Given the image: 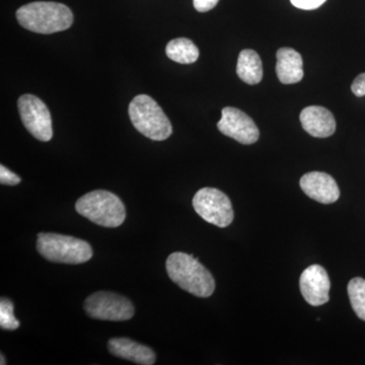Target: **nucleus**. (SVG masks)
Listing matches in <instances>:
<instances>
[{
	"mask_svg": "<svg viewBox=\"0 0 365 365\" xmlns=\"http://www.w3.org/2000/svg\"><path fill=\"white\" fill-rule=\"evenodd\" d=\"M299 185L306 195L322 204H332L340 197L337 182L326 173H307L300 179Z\"/></svg>",
	"mask_w": 365,
	"mask_h": 365,
	"instance_id": "obj_11",
	"label": "nucleus"
},
{
	"mask_svg": "<svg viewBox=\"0 0 365 365\" xmlns=\"http://www.w3.org/2000/svg\"><path fill=\"white\" fill-rule=\"evenodd\" d=\"M220 0H193V6L199 13H207L217 6Z\"/></svg>",
	"mask_w": 365,
	"mask_h": 365,
	"instance_id": "obj_21",
	"label": "nucleus"
},
{
	"mask_svg": "<svg viewBox=\"0 0 365 365\" xmlns=\"http://www.w3.org/2000/svg\"><path fill=\"white\" fill-rule=\"evenodd\" d=\"M37 250L46 260L62 264H83L93 257L91 245L83 240L71 235L47 234L38 235Z\"/></svg>",
	"mask_w": 365,
	"mask_h": 365,
	"instance_id": "obj_5",
	"label": "nucleus"
},
{
	"mask_svg": "<svg viewBox=\"0 0 365 365\" xmlns=\"http://www.w3.org/2000/svg\"><path fill=\"white\" fill-rule=\"evenodd\" d=\"M299 287L302 297L311 306H323L330 300V278L322 266L307 267L300 276Z\"/></svg>",
	"mask_w": 365,
	"mask_h": 365,
	"instance_id": "obj_10",
	"label": "nucleus"
},
{
	"mask_svg": "<svg viewBox=\"0 0 365 365\" xmlns=\"http://www.w3.org/2000/svg\"><path fill=\"white\" fill-rule=\"evenodd\" d=\"M128 114L134 128L151 140L163 141L172 135L169 118L150 96H136L129 104Z\"/></svg>",
	"mask_w": 365,
	"mask_h": 365,
	"instance_id": "obj_4",
	"label": "nucleus"
},
{
	"mask_svg": "<svg viewBox=\"0 0 365 365\" xmlns=\"http://www.w3.org/2000/svg\"><path fill=\"white\" fill-rule=\"evenodd\" d=\"M19 112L26 130L40 141L51 140L52 118L47 106L36 96L23 95L18 101Z\"/></svg>",
	"mask_w": 365,
	"mask_h": 365,
	"instance_id": "obj_8",
	"label": "nucleus"
},
{
	"mask_svg": "<svg viewBox=\"0 0 365 365\" xmlns=\"http://www.w3.org/2000/svg\"><path fill=\"white\" fill-rule=\"evenodd\" d=\"M165 54L173 61L181 64H191L199 58L198 47L187 38H177L170 41L165 48Z\"/></svg>",
	"mask_w": 365,
	"mask_h": 365,
	"instance_id": "obj_16",
	"label": "nucleus"
},
{
	"mask_svg": "<svg viewBox=\"0 0 365 365\" xmlns=\"http://www.w3.org/2000/svg\"><path fill=\"white\" fill-rule=\"evenodd\" d=\"M21 181V178L18 175L14 174L4 165H0V182L2 185L16 186V185L20 184Z\"/></svg>",
	"mask_w": 365,
	"mask_h": 365,
	"instance_id": "obj_19",
	"label": "nucleus"
},
{
	"mask_svg": "<svg viewBox=\"0 0 365 365\" xmlns=\"http://www.w3.org/2000/svg\"><path fill=\"white\" fill-rule=\"evenodd\" d=\"M16 20L26 30L49 35L71 28L73 14L59 2L36 1L21 6L16 11Z\"/></svg>",
	"mask_w": 365,
	"mask_h": 365,
	"instance_id": "obj_2",
	"label": "nucleus"
},
{
	"mask_svg": "<svg viewBox=\"0 0 365 365\" xmlns=\"http://www.w3.org/2000/svg\"><path fill=\"white\" fill-rule=\"evenodd\" d=\"M168 275L185 292L198 297H209L215 289V281L196 257L182 252L170 254L165 262Z\"/></svg>",
	"mask_w": 365,
	"mask_h": 365,
	"instance_id": "obj_1",
	"label": "nucleus"
},
{
	"mask_svg": "<svg viewBox=\"0 0 365 365\" xmlns=\"http://www.w3.org/2000/svg\"><path fill=\"white\" fill-rule=\"evenodd\" d=\"M302 128L318 138L332 136L336 131V120L332 113L321 106H309L300 113Z\"/></svg>",
	"mask_w": 365,
	"mask_h": 365,
	"instance_id": "obj_12",
	"label": "nucleus"
},
{
	"mask_svg": "<svg viewBox=\"0 0 365 365\" xmlns=\"http://www.w3.org/2000/svg\"><path fill=\"white\" fill-rule=\"evenodd\" d=\"M197 215L218 227H227L234 220V209L230 198L215 188L199 190L193 198Z\"/></svg>",
	"mask_w": 365,
	"mask_h": 365,
	"instance_id": "obj_6",
	"label": "nucleus"
},
{
	"mask_svg": "<svg viewBox=\"0 0 365 365\" xmlns=\"http://www.w3.org/2000/svg\"><path fill=\"white\" fill-rule=\"evenodd\" d=\"M76 210L90 222L104 227H118L126 218L121 199L106 190H96L86 194L76 203Z\"/></svg>",
	"mask_w": 365,
	"mask_h": 365,
	"instance_id": "obj_3",
	"label": "nucleus"
},
{
	"mask_svg": "<svg viewBox=\"0 0 365 365\" xmlns=\"http://www.w3.org/2000/svg\"><path fill=\"white\" fill-rule=\"evenodd\" d=\"M20 326V321L14 314L13 302L2 297L0 300V327L2 330L14 331Z\"/></svg>",
	"mask_w": 365,
	"mask_h": 365,
	"instance_id": "obj_18",
	"label": "nucleus"
},
{
	"mask_svg": "<svg viewBox=\"0 0 365 365\" xmlns=\"http://www.w3.org/2000/svg\"><path fill=\"white\" fill-rule=\"evenodd\" d=\"M348 295L354 313L365 322V280L355 277L349 281L347 287Z\"/></svg>",
	"mask_w": 365,
	"mask_h": 365,
	"instance_id": "obj_17",
	"label": "nucleus"
},
{
	"mask_svg": "<svg viewBox=\"0 0 365 365\" xmlns=\"http://www.w3.org/2000/svg\"><path fill=\"white\" fill-rule=\"evenodd\" d=\"M237 76L248 85H258L263 78V66L258 53L251 49L242 50L237 66Z\"/></svg>",
	"mask_w": 365,
	"mask_h": 365,
	"instance_id": "obj_15",
	"label": "nucleus"
},
{
	"mask_svg": "<svg viewBox=\"0 0 365 365\" xmlns=\"http://www.w3.org/2000/svg\"><path fill=\"white\" fill-rule=\"evenodd\" d=\"M352 93L356 97H364L365 96V73L359 74L356 78L354 79L351 85Z\"/></svg>",
	"mask_w": 365,
	"mask_h": 365,
	"instance_id": "obj_22",
	"label": "nucleus"
},
{
	"mask_svg": "<svg viewBox=\"0 0 365 365\" xmlns=\"http://www.w3.org/2000/svg\"><path fill=\"white\" fill-rule=\"evenodd\" d=\"M290 2L297 9L312 11V9H316L323 6L326 0H290Z\"/></svg>",
	"mask_w": 365,
	"mask_h": 365,
	"instance_id": "obj_20",
	"label": "nucleus"
},
{
	"mask_svg": "<svg viewBox=\"0 0 365 365\" xmlns=\"http://www.w3.org/2000/svg\"><path fill=\"white\" fill-rule=\"evenodd\" d=\"M0 357H1V361H0V364L6 365V359H4V354L0 355Z\"/></svg>",
	"mask_w": 365,
	"mask_h": 365,
	"instance_id": "obj_23",
	"label": "nucleus"
},
{
	"mask_svg": "<svg viewBox=\"0 0 365 365\" xmlns=\"http://www.w3.org/2000/svg\"><path fill=\"white\" fill-rule=\"evenodd\" d=\"M83 307L91 318L102 321H128L135 312L127 297L110 292H98L90 295Z\"/></svg>",
	"mask_w": 365,
	"mask_h": 365,
	"instance_id": "obj_7",
	"label": "nucleus"
},
{
	"mask_svg": "<svg viewBox=\"0 0 365 365\" xmlns=\"http://www.w3.org/2000/svg\"><path fill=\"white\" fill-rule=\"evenodd\" d=\"M217 128L223 135L230 137L242 144L257 143L260 136V132L253 119L237 108H223L222 119L218 121Z\"/></svg>",
	"mask_w": 365,
	"mask_h": 365,
	"instance_id": "obj_9",
	"label": "nucleus"
},
{
	"mask_svg": "<svg viewBox=\"0 0 365 365\" xmlns=\"http://www.w3.org/2000/svg\"><path fill=\"white\" fill-rule=\"evenodd\" d=\"M108 349L114 356L136 364L153 365L157 359L153 349L128 338H113L108 343Z\"/></svg>",
	"mask_w": 365,
	"mask_h": 365,
	"instance_id": "obj_13",
	"label": "nucleus"
},
{
	"mask_svg": "<svg viewBox=\"0 0 365 365\" xmlns=\"http://www.w3.org/2000/svg\"><path fill=\"white\" fill-rule=\"evenodd\" d=\"M276 73L284 85H294L304 78V61L302 55L292 48H280L276 54Z\"/></svg>",
	"mask_w": 365,
	"mask_h": 365,
	"instance_id": "obj_14",
	"label": "nucleus"
}]
</instances>
